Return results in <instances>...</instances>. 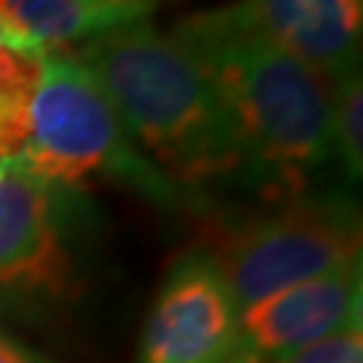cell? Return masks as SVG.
<instances>
[{
    "label": "cell",
    "mask_w": 363,
    "mask_h": 363,
    "mask_svg": "<svg viewBox=\"0 0 363 363\" xmlns=\"http://www.w3.org/2000/svg\"><path fill=\"white\" fill-rule=\"evenodd\" d=\"M172 38L205 67L232 113L245 172L269 202L307 194L334 156L331 81L283 49L242 3L178 22Z\"/></svg>",
    "instance_id": "cell-1"
},
{
    "label": "cell",
    "mask_w": 363,
    "mask_h": 363,
    "mask_svg": "<svg viewBox=\"0 0 363 363\" xmlns=\"http://www.w3.org/2000/svg\"><path fill=\"white\" fill-rule=\"evenodd\" d=\"M76 60L175 189L245 172L242 140L220 91L172 35L135 19L91 35Z\"/></svg>",
    "instance_id": "cell-2"
},
{
    "label": "cell",
    "mask_w": 363,
    "mask_h": 363,
    "mask_svg": "<svg viewBox=\"0 0 363 363\" xmlns=\"http://www.w3.org/2000/svg\"><path fill=\"white\" fill-rule=\"evenodd\" d=\"M19 162L49 186L73 189L113 178L159 205L178 202V189L135 148L103 86L76 57L62 52L43 57Z\"/></svg>",
    "instance_id": "cell-3"
},
{
    "label": "cell",
    "mask_w": 363,
    "mask_h": 363,
    "mask_svg": "<svg viewBox=\"0 0 363 363\" xmlns=\"http://www.w3.org/2000/svg\"><path fill=\"white\" fill-rule=\"evenodd\" d=\"M208 259L237 310L361 264L358 210L339 196H296L218 229Z\"/></svg>",
    "instance_id": "cell-4"
},
{
    "label": "cell",
    "mask_w": 363,
    "mask_h": 363,
    "mask_svg": "<svg viewBox=\"0 0 363 363\" xmlns=\"http://www.w3.org/2000/svg\"><path fill=\"white\" fill-rule=\"evenodd\" d=\"M240 310L208 253L175 264L145 320L138 363H232Z\"/></svg>",
    "instance_id": "cell-5"
},
{
    "label": "cell",
    "mask_w": 363,
    "mask_h": 363,
    "mask_svg": "<svg viewBox=\"0 0 363 363\" xmlns=\"http://www.w3.org/2000/svg\"><path fill=\"white\" fill-rule=\"evenodd\" d=\"M52 189L19 159H0V294L70 291L73 264Z\"/></svg>",
    "instance_id": "cell-6"
},
{
    "label": "cell",
    "mask_w": 363,
    "mask_h": 363,
    "mask_svg": "<svg viewBox=\"0 0 363 363\" xmlns=\"http://www.w3.org/2000/svg\"><path fill=\"white\" fill-rule=\"evenodd\" d=\"M361 323V264L277 291L240 312L245 358H277Z\"/></svg>",
    "instance_id": "cell-7"
},
{
    "label": "cell",
    "mask_w": 363,
    "mask_h": 363,
    "mask_svg": "<svg viewBox=\"0 0 363 363\" xmlns=\"http://www.w3.org/2000/svg\"><path fill=\"white\" fill-rule=\"evenodd\" d=\"M283 49L328 81L355 73L361 52V0H245Z\"/></svg>",
    "instance_id": "cell-8"
},
{
    "label": "cell",
    "mask_w": 363,
    "mask_h": 363,
    "mask_svg": "<svg viewBox=\"0 0 363 363\" xmlns=\"http://www.w3.org/2000/svg\"><path fill=\"white\" fill-rule=\"evenodd\" d=\"M145 19L130 9H111L97 0H0V35L6 43L49 52L103 30Z\"/></svg>",
    "instance_id": "cell-9"
},
{
    "label": "cell",
    "mask_w": 363,
    "mask_h": 363,
    "mask_svg": "<svg viewBox=\"0 0 363 363\" xmlns=\"http://www.w3.org/2000/svg\"><path fill=\"white\" fill-rule=\"evenodd\" d=\"M46 52L0 40V159H19L30 135V103L40 84Z\"/></svg>",
    "instance_id": "cell-10"
},
{
    "label": "cell",
    "mask_w": 363,
    "mask_h": 363,
    "mask_svg": "<svg viewBox=\"0 0 363 363\" xmlns=\"http://www.w3.org/2000/svg\"><path fill=\"white\" fill-rule=\"evenodd\" d=\"M331 118H334V154L342 156V164L352 181L361 178L363 169V91L358 70L331 81Z\"/></svg>",
    "instance_id": "cell-11"
},
{
    "label": "cell",
    "mask_w": 363,
    "mask_h": 363,
    "mask_svg": "<svg viewBox=\"0 0 363 363\" xmlns=\"http://www.w3.org/2000/svg\"><path fill=\"white\" fill-rule=\"evenodd\" d=\"M234 363H363V331L361 323L342 328L339 334L320 339L310 347L277 358H245L234 355Z\"/></svg>",
    "instance_id": "cell-12"
},
{
    "label": "cell",
    "mask_w": 363,
    "mask_h": 363,
    "mask_svg": "<svg viewBox=\"0 0 363 363\" xmlns=\"http://www.w3.org/2000/svg\"><path fill=\"white\" fill-rule=\"evenodd\" d=\"M0 363H38L27 350H22L16 342L0 334Z\"/></svg>",
    "instance_id": "cell-13"
},
{
    "label": "cell",
    "mask_w": 363,
    "mask_h": 363,
    "mask_svg": "<svg viewBox=\"0 0 363 363\" xmlns=\"http://www.w3.org/2000/svg\"><path fill=\"white\" fill-rule=\"evenodd\" d=\"M97 3L111 6V9H130V11H138L143 16H148L151 6H154V0H97Z\"/></svg>",
    "instance_id": "cell-14"
},
{
    "label": "cell",
    "mask_w": 363,
    "mask_h": 363,
    "mask_svg": "<svg viewBox=\"0 0 363 363\" xmlns=\"http://www.w3.org/2000/svg\"><path fill=\"white\" fill-rule=\"evenodd\" d=\"M0 40H3V35H0Z\"/></svg>",
    "instance_id": "cell-15"
}]
</instances>
